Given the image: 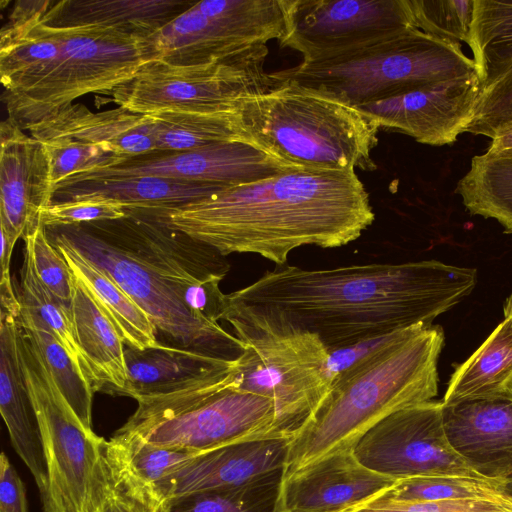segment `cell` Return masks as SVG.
<instances>
[{
  "mask_svg": "<svg viewBox=\"0 0 512 512\" xmlns=\"http://www.w3.org/2000/svg\"><path fill=\"white\" fill-rule=\"evenodd\" d=\"M476 282V269L437 260L315 270L284 264L225 294L220 320L230 324L235 336L304 331L336 349L430 326L469 295Z\"/></svg>",
  "mask_w": 512,
  "mask_h": 512,
  "instance_id": "6da1fadb",
  "label": "cell"
},
{
  "mask_svg": "<svg viewBox=\"0 0 512 512\" xmlns=\"http://www.w3.org/2000/svg\"><path fill=\"white\" fill-rule=\"evenodd\" d=\"M117 220L46 227L105 271L182 348L233 360L244 343L219 323L226 256L138 212Z\"/></svg>",
  "mask_w": 512,
  "mask_h": 512,
  "instance_id": "7a4b0ae2",
  "label": "cell"
},
{
  "mask_svg": "<svg viewBox=\"0 0 512 512\" xmlns=\"http://www.w3.org/2000/svg\"><path fill=\"white\" fill-rule=\"evenodd\" d=\"M148 216L224 256L251 253L276 266L286 264L290 252L302 246L347 245L375 219L355 171L307 169L225 188Z\"/></svg>",
  "mask_w": 512,
  "mask_h": 512,
  "instance_id": "3957f363",
  "label": "cell"
},
{
  "mask_svg": "<svg viewBox=\"0 0 512 512\" xmlns=\"http://www.w3.org/2000/svg\"><path fill=\"white\" fill-rule=\"evenodd\" d=\"M444 333L416 325L336 376L323 400L287 443L280 480L339 452L388 415L433 400Z\"/></svg>",
  "mask_w": 512,
  "mask_h": 512,
  "instance_id": "277c9868",
  "label": "cell"
},
{
  "mask_svg": "<svg viewBox=\"0 0 512 512\" xmlns=\"http://www.w3.org/2000/svg\"><path fill=\"white\" fill-rule=\"evenodd\" d=\"M248 97L243 123L259 147L295 167L314 171L373 170L377 122L359 106L324 88L293 80Z\"/></svg>",
  "mask_w": 512,
  "mask_h": 512,
  "instance_id": "5b68a950",
  "label": "cell"
},
{
  "mask_svg": "<svg viewBox=\"0 0 512 512\" xmlns=\"http://www.w3.org/2000/svg\"><path fill=\"white\" fill-rule=\"evenodd\" d=\"M240 386L237 360L165 393L136 399L138 407L120 432L197 454L222 446L291 439L274 402Z\"/></svg>",
  "mask_w": 512,
  "mask_h": 512,
  "instance_id": "8992f818",
  "label": "cell"
},
{
  "mask_svg": "<svg viewBox=\"0 0 512 512\" xmlns=\"http://www.w3.org/2000/svg\"><path fill=\"white\" fill-rule=\"evenodd\" d=\"M273 73L280 80L324 88L362 106L477 71L460 44L411 29L336 61L301 62Z\"/></svg>",
  "mask_w": 512,
  "mask_h": 512,
  "instance_id": "52a82bcc",
  "label": "cell"
},
{
  "mask_svg": "<svg viewBox=\"0 0 512 512\" xmlns=\"http://www.w3.org/2000/svg\"><path fill=\"white\" fill-rule=\"evenodd\" d=\"M60 53L30 89L2 98L20 128L89 93L112 94L151 61L146 38L102 26L55 27Z\"/></svg>",
  "mask_w": 512,
  "mask_h": 512,
  "instance_id": "ba28073f",
  "label": "cell"
},
{
  "mask_svg": "<svg viewBox=\"0 0 512 512\" xmlns=\"http://www.w3.org/2000/svg\"><path fill=\"white\" fill-rule=\"evenodd\" d=\"M266 45L224 61L181 65L151 60L111 94L119 107L142 115L238 111L248 97L280 84L264 70Z\"/></svg>",
  "mask_w": 512,
  "mask_h": 512,
  "instance_id": "9c48e42d",
  "label": "cell"
},
{
  "mask_svg": "<svg viewBox=\"0 0 512 512\" xmlns=\"http://www.w3.org/2000/svg\"><path fill=\"white\" fill-rule=\"evenodd\" d=\"M286 0H201L146 37L152 60L195 65L281 40Z\"/></svg>",
  "mask_w": 512,
  "mask_h": 512,
  "instance_id": "30bf717a",
  "label": "cell"
},
{
  "mask_svg": "<svg viewBox=\"0 0 512 512\" xmlns=\"http://www.w3.org/2000/svg\"><path fill=\"white\" fill-rule=\"evenodd\" d=\"M236 337L244 343L236 358L239 388L270 398L292 438L329 390V349L316 334L304 331Z\"/></svg>",
  "mask_w": 512,
  "mask_h": 512,
  "instance_id": "8fae6325",
  "label": "cell"
},
{
  "mask_svg": "<svg viewBox=\"0 0 512 512\" xmlns=\"http://www.w3.org/2000/svg\"><path fill=\"white\" fill-rule=\"evenodd\" d=\"M154 118L117 107L93 112L69 104L26 126L51 159L53 192L66 178L116 166L156 151ZM54 195V194H53Z\"/></svg>",
  "mask_w": 512,
  "mask_h": 512,
  "instance_id": "7c38bea8",
  "label": "cell"
},
{
  "mask_svg": "<svg viewBox=\"0 0 512 512\" xmlns=\"http://www.w3.org/2000/svg\"><path fill=\"white\" fill-rule=\"evenodd\" d=\"M20 349L48 469L49 503L43 512H85L103 438L84 428L22 326Z\"/></svg>",
  "mask_w": 512,
  "mask_h": 512,
  "instance_id": "4fadbf2b",
  "label": "cell"
},
{
  "mask_svg": "<svg viewBox=\"0 0 512 512\" xmlns=\"http://www.w3.org/2000/svg\"><path fill=\"white\" fill-rule=\"evenodd\" d=\"M417 29L410 0H286L279 41L303 63H327Z\"/></svg>",
  "mask_w": 512,
  "mask_h": 512,
  "instance_id": "5bb4252c",
  "label": "cell"
},
{
  "mask_svg": "<svg viewBox=\"0 0 512 512\" xmlns=\"http://www.w3.org/2000/svg\"><path fill=\"white\" fill-rule=\"evenodd\" d=\"M353 452L362 465L395 480L484 478L451 447L444 429L442 401L430 400L388 415L360 438Z\"/></svg>",
  "mask_w": 512,
  "mask_h": 512,
  "instance_id": "9a60e30c",
  "label": "cell"
},
{
  "mask_svg": "<svg viewBox=\"0 0 512 512\" xmlns=\"http://www.w3.org/2000/svg\"><path fill=\"white\" fill-rule=\"evenodd\" d=\"M297 169L301 168L277 159L254 144L235 141L178 152L155 151L127 158L110 168L71 176L62 182L94 177L153 175L230 188Z\"/></svg>",
  "mask_w": 512,
  "mask_h": 512,
  "instance_id": "2e32d148",
  "label": "cell"
},
{
  "mask_svg": "<svg viewBox=\"0 0 512 512\" xmlns=\"http://www.w3.org/2000/svg\"><path fill=\"white\" fill-rule=\"evenodd\" d=\"M482 92L478 75L428 84L398 96L359 106L380 129L442 146L465 132Z\"/></svg>",
  "mask_w": 512,
  "mask_h": 512,
  "instance_id": "e0dca14e",
  "label": "cell"
},
{
  "mask_svg": "<svg viewBox=\"0 0 512 512\" xmlns=\"http://www.w3.org/2000/svg\"><path fill=\"white\" fill-rule=\"evenodd\" d=\"M0 145V228L23 239L52 202L51 159L43 143L9 118L1 122Z\"/></svg>",
  "mask_w": 512,
  "mask_h": 512,
  "instance_id": "ac0fdd59",
  "label": "cell"
},
{
  "mask_svg": "<svg viewBox=\"0 0 512 512\" xmlns=\"http://www.w3.org/2000/svg\"><path fill=\"white\" fill-rule=\"evenodd\" d=\"M287 443L286 440L255 441L200 453L160 485L161 502L191 493L238 489L280 479Z\"/></svg>",
  "mask_w": 512,
  "mask_h": 512,
  "instance_id": "d6986e66",
  "label": "cell"
},
{
  "mask_svg": "<svg viewBox=\"0 0 512 512\" xmlns=\"http://www.w3.org/2000/svg\"><path fill=\"white\" fill-rule=\"evenodd\" d=\"M397 481L365 467L353 450H346L280 480L275 512H335L378 495Z\"/></svg>",
  "mask_w": 512,
  "mask_h": 512,
  "instance_id": "ffe728a7",
  "label": "cell"
},
{
  "mask_svg": "<svg viewBox=\"0 0 512 512\" xmlns=\"http://www.w3.org/2000/svg\"><path fill=\"white\" fill-rule=\"evenodd\" d=\"M443 422L451 447L471 469L512 484V401L443 404Z\"/></svg>",
  "mask_w": 512,
  "mask_h": 512,
  "instance_id": "44dd1931",
  "label": "cell"
},
{
  "mask_svg": "<svg viewBox=\"0 0 512 512\" xmlns=\"http://www.w3.org/2000/svg\"><path fill=\"white\" fill-rule=\"evenodd\" d=\"M0 295V412L14 450L35 465L45 454L21 358V303L13 283H1Z\"/></svg>",
  "mask_w": 512,
  "mask_h": 512,
  "instance_id": "7402d4cb",
  "label": "cell"
},
{
  "mask_svg": "<svg viewBox=\"0 0 512 512\" xmlns=\"http://www.w3.org/2000/svg\"><path fill=\"white\" fill-rule=\"evenodd\" d=\"M51 1H17L0 32L2 98L24 93L52 67L60 53L53 26L43 21Z\"/></svg>",
  "mask_w": 512,
  "mask_h": 512,
  "instance_id": "603a6c76",
  "label": "cell"
},
{
  "mask_svg": "<svg viewBox=\"0 0 512 512\" xmlns=\"http://www.w3.org/2000/svg\"><path fill=\"white\" fill-rule=\"evenodd\" d=\"M225 188L153 175L94 177L62 182L52 202L101 198L126 210L155 215L207 198Z\"/></svg>",
  "mask_w": 512,
  "mask_h": 512,
  "instance_id": "cb8c5ba5",
  "label": "cell"
},
{
  "mask_svg": "<svg viewBox=\"0 0 512 512\" xmlns=\"http://www.w3.org/2000/svg\"><path fill=\"white\" fill-rule=\"evenodd\" d=\"M73 275L71 318L90 366L92 388L94 392L119 395L127 383L124 343L91 289L77 274Z\"/></svg>",
  "mask_w": 512,
  "mask_h": 512,
  "instance_id": "d4e9b609",
  "label": "cell"
},
{
  "mask_svg": "<svg viewBox=\"0 0 512 512\" xmlns=\"http://www.w3.org/2000/svg\"><path fill=\"white\" fill-rule=\"evenodd\" d=\"M194 0L51 1L43 21L53 27H112L146 38L190 8Z\"/></svg>",
  "mask_w": 512,
  "mask_h": 512,
  "instance_id": "484cf974",
  "label": "cell"
},
{
  "mask_svg": "<svg viewBox=\"0 0 512 512\" xmlns=\"http://www.w3.org/2000/svg\"><path fill=\"white\" fill-rule=\"evenodd\" d=\"M504 318L480 347L450 377L442 403L472 400L512 401V293Z\"/></svg>",
  "mask_w": 512,
  "mask_h": 512,
  "instance_id": "4316f807",
  "label": "cell"
},
{
  "mask_svg": "<svg viewBox=\"0 0 512 512\" xmlns=\"http://www.w3.org/2000/svg\"><path fill=\"white\" fill-rule=\"evenodd\" d=\"M124 355L127 383L119 396L135 400L165 393L228 361L162 343L144 350L127 347Z\"/></svg>",
  "mask_w": 512,
  "mask_h": 512,
  "instance_id": "83f0119b",
  "label": "cell"
},
{
  "mask_svg": "<svg viewBox=\"0 0 512 512\" xmlns=\"http://www.w3.org/2000/svg\"><path fill=\"white\" fill-rule=\"evenodd\" d=\"M71 270L91 289L118 331L124 345L144 350L161 344L157 327L148 314L105 271L90 263L69 245L49 239Z\"/></svg>",
  "mask_w": 512,
  "mask_h": 512,
  "instance_id": "f1b7e54d",
  "label": "cell"
},
{
  "mask_svg": "<svg viewBox=\"0 0 512 512\" xmlns=\"http://www.w3.org/2000/svg\"><path fill=\"white\" fill-rule=\"evenodd\" d=\"M456 193L471 214L495 219L512 233V150L475 155Z\"/></svg>",
  "mask_w": 512,
  "mask_h": 512,
  "instance_id": "f546056e",
  "label": "cell"
},
{
  "mask_svg": "<svg viewBox=\"0 0 512 512\" xmlns=\"http://www.w3.org/2000/svg\"><path fill=\"white\" fill-rule=\"evenodd\" d=\"M154 118L156 151L178 152L224 142L259 147L247 131L240 110L214 113H161Z\"/></svg>",
  "mask_w": 512,
  "mask_h": 512,
  "instance_id": "4dcf8cb0",
  "label": "cell"
},
{
  "mask_svg": "<svg viewBox=\"0 0 512 512\" xmlns=\"http://www.w3.org/2000/svg\"><path fill=\"white\" fill-rule=\"evenodd\" d=\"M468 46L483 91L512 68V0H474Z\"/></svg>",
  "mask_w": 512,
  "mask_h": 512,
  "instance_id": "1f68e13d",
  "label": "cell"
},
{
  "mask_svg": "<svg viewBox=\"0 0 512 512\" xmlns=\"http://www.w3.org/2000/svg\"><path fill=\"white\" fill-rule=\"evenodd\" d=\"M20 323L46 364L57 387L79 421L92 430V401L95 393L81 368L73 361L55 335L26 307L21 305Z\"/></svg>",
  "mask_w": 512,
  "mask_h": 512,
  "instance_id": "d6a6232c",
  "label": "cell"
},
{
  "mask_svg": "<svg viewBox=\"0 0 512 512\" xmlns=\"http://www.w3.org/2000/svg\"><path fill=\"white\" fill-rule=\"evenodd\" d=\"M105 442L103 439L85 512H157L160 499L122 467Z\"/></svg>",
  "mask_w": 512,
  "mask_h": 512,
  "instance_id": "836d02e7",
  "label": "cell"
},
{
  "mask_svg": "<svg viewBox=\"0 0 512 512\" xmlns=\"http://www.w3.org/2000/svg\"><path fill=\"white\" fill-rule=\"evenodd\" d=\"M105 443L123 468L138 483L152 491L160 501L159 487L164 480L198 455L188 450L157 446L118 430Z\"/></svg>",
  "mask_w": 512,
  "mask_h": 512,
  "instance_id": "e575fe53",
  "label": "cell"
},
{
  "mask_svg": "<svg viewBox=\"0 0 512 512\" xmlns=\"http://www.w3.org/2000/svg\"><path fill=\"white\" fill-rule=\"evenodd\" d=\"M15 289L21 305L31 311L55 335L91 383L90 366L79 346L71 312L38 278L34 270L31 250L26 244L20 269V281Z\"/></svg>",
  "mask_w": 512,
  "mask_h": 512,
  "instance_id": "d590c367",
  "label": "cell"
},
{
  "mask_svg": "<svg viewBox=\"0 0 512 512\" xmlns=\"http://www.w3.org/2000/svg\"><path fill=\"white\" fill-rule=\"evenodd\" d=\"M508 487L504 481L489 478L414 477L398 480L383 494L409 501L486 499L512 504V493Z\"/></svg>",
  "mask_w": 512,
  "mask_h": 512,
  "instance_id": "8d00e7d4",
  "label": "cell"
},
{
  "mask_svg": "<svg viewBox=\"0 0 512 512\" xmlns=\"http://www.w3.org/2000/svg\"><path fill=\"white\" fill-rule=\"evenodd\" d=\"M279 482L176 496L163 500L157 512H275Z\"/></svg>",
  "mask_w": 512,
  "mask_h": 512,
  "instance_id": "74e56055",
  "label": "cell"
},
{
  "mask_svg": "<svg viewBox=\"0 0 512 512\" xmlns=\"http://www.w3.org/2000/svg\"><path fill=\"white\" fill-rule=\"evenodd\" d=\"M416 28L438 39L469 43L474 0H410Z\"/></svg>",
  "mask_w": 512,
  "mask_h": 512,
  "instance_id": "f35d334b",
  "label": "cell"
},
{
  "mask_svg": "<svg viewBox=\"0 0 512 512\" xmlns=\"http://www.w3.org/2000/svg\"><path fill=\"white\" fill-rule=\"evenodd\" d=\"M30 248L34 270L42 284L71 312L74 275L59 250L49 240L40 222L24 238Z\"/></svg>",
  "mask_w": 512,
  "mask_h": 512,
  "instance_id": "ab89813d",
  "label": "cell"
},
{
  "mask_svg": "<svg viewBox=\"0 0 512 512\" xmlns=\"http://www.w3.org/2000/svg\"><path fill=\"white\" fill-rule=\"evenodd\" d=\"M384 492L335 512H512V504L486 499L409 501Z\"/></svg>",
  "mask_w": 512,
  "mask_h": 512,
  "instance_id": "60d3db41",
  "label": "cell"
},
{
  "mask_svg": "<svg viewBox=\"0 0 512 512\" xmlns=\"http://www.w3.org/2000/svg\"><path fill=\"white\" fill-rule=\"evenodd\" d=\"M512 123V68L481 92L465 132L493 138Z\"/></svg>",
  "mask_w": 512,
  "mask_h": 512,
  "instance_id": "b9f144b4",
  "label": "cell"
},
{
  "mask_svg": "<svg viewBox=\"0 0 512 512\" xmlns=\"http://www.w3.org/2000/svg\"><path fill=\"white\" fill-rule=\"evenodd\" d=\"M123 205L101 199H74L51 202L40 214V222L45 226H67L89 224L100 221L117 220L126 216Z\"/></svg>",
  "mask_w": 512,
  "mask_h": 512,
  "instance_id": "7bdbcfd3",
  "label": "cell"
},
{
  "mask_svg": "<svg viewBox=\"0 0 512 512\" xmlns=\"http://www.w3.org/2000/svg\"><path fill=\"white\" fill-rule=\"evenodd\" d=\"M406 329L375 336L341 348L329 349L326 369L330 383L340 373L394 342Z\"/></svg>",
  "mask_w": 512,
  "mask_h": 512,
  "instance_id": "ee69618b",
  "label": "cell"
},
{
  "mask_svg": "<svg viewBox=\"0 0 512 512\" xmlns=\"http://www.w3.org/2000/svg\"><path fill=\"white\" fill-rule=\"evenodd\" d=\"M0 512H28L24 484L4 452L0 456Z\"/></svg>",
  "mask_w": 512,
  "mask_h": 512,
  "instance_id": "f6af8a7d",
  "label": "cell"
},
{
  "mask_svg": "<svg viewBox=\"0 0 512 512\" xmlns=\"http://www.w3.org/2000/svg\"><path fill=\"white\" fill-rule=\"evenodd\" d=\"M1 232V251H0V266L1 277H10V263L14 246L17 242L9 233L0 228Z\"/></svg>",
  "mask_w": 512,
  "mask_h": 512,
  "instance_id": "bcb514c9",
  "label": "cell"
},
{
  "mask_svg": "<svg viewBox=\"0 0 512 512\" xmlns=\"http://www.w3.org/2000/svg\"><path fill=\"white\" fill-rule=\"evenodd\" d=\"M512 150V123L501 128L491 140L488 152Z\"/></svg>",
  "mask_w": 512,
  "mask_h": 512,
  "instance_id": "7dc6e473",
  "label": "cell"
}]
</instances>
